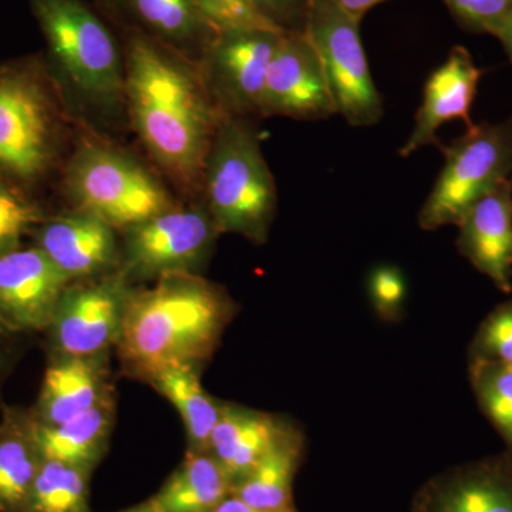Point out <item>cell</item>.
Instances as JSON below:
<instances>
[{"label": "cell", "instance_id": "obj_23", "mask_svg": "<svg viewBox=\"0 0 512 512\" xmlns=\"http://www.w3.org/2000/svg\"><path fill=\"white\" fill-rule=\"evenodd\" d=\"M113 417L114 399L111 393L92 409L56 426H42L33 420L42 457L93 470L109 444Z\"/></svg>", "mask_w": 512, "mask_h": 512}, {"label": "cell", "instance_id": "obj_7", "mask_svg": "<svg viewBox=\"0 0 512 512\" xmlns=\"http://www.w3.org/2000/svg\"><path fill=\"white\" fill-rule=\"evenodd\" d=\"M440 150L446 161L419 212L423 231L457 227L481 197L511 177L512 116L503 123L473 124Z\"/></svg>", "mask_w": 512, "mask_h": 512}, {"label": "cell", "instance_id": "obj_24", "mask_svg": "<svg viewBox=\"0 0 512 512\" xmlns=\"http://www.w3.org/2000/svg\"><path fill=\"white\" fill-rule=\"evenodd\" d=\"M232 494V481L210 451H188L183 464L150 498L161 512H215Z\"/></svg>", "mask_w": 512, "mask_h": 512}, {"label": "cell", "instance_id": "obj_29", "mask_svg": "<svg viewBox=\"0 0 512 512\" xmlns=\"http://www.w3.org/2000/svg\"><path fill=\"white\" fill-rule=\"evenodd\" d=\"M483 362L512 365V299L495 306L471 340L468 365Z\"/></svg>", "mask_w": 512, "mask_h": 512}, {"label": "cell", "instance_id": "obj_38", "mask_svg": "<svg viewBox=\"0 0 512 512\" xmlns=\"http://www.w3.org/2000/svg\"><path fill=\"white\" fill-rule=\"evenodd\" d=\"M123 512H161L158 510V507L156 504L153 503V501L148 500L146 503L137 505V507L130 508V510H126Z\"/></svg>", "mask_w": 512, "mask_h": 512}, {"label": "cell", "instance_id": "obj_36", "mask_svg": "<svg viewBox=\"0 0 512 512\" xmlns=\"http://www.w3.org/2000/svg\"><path fill=\"white\" fill-rule=\"evenodd\" d=\"M215 512H269L264 510H258V508L251 507V505L245 504L244 501L239 500V498L234 497V495H229L228 498H225L222 501L220 507L215 510Z\"/></svg>", "mask_w": 512, "mask_h": 512}, {"label": "cell", "instance_id": "obj_14", "mask_svg": "<svg viewBox=\"0 0 512 512\" xmlns=\"http://www.w3.org/2000/svg\"><path fill=\"white\" fill-rule=\"evenodd\" d=\"M30 237L70 282L120 269V232L92 212L69 208L45 217Z\"/></svg>", "mask_w": 512, "mask_h": 512}, {"label": "cell", "instance_id": "obj_11", "mask_svg": "<svg viewBox=\"0 0 512 512\" xmlns=\"http://www.w3.org/2000/svg\"><path fill=\"white\" fill-rule=\"evenodd\" d=\"M284 33L242 30L215 35L202 57L200 69L222 117L262 119L269 64Z\"/></svg>", "mask_w": 512, "mask_h": 512}, {"label": "cell", "instance_id": "obj_33", "mask_svg": "<svg viewBox=\"0 0 512 512\" xmlns=\"http://www.w3.org/2000/svg\"><path fill=\"white\" fill-rule=\"evenodd\" d=\"M256 8L285 32H305L311 0H252Z\"/></svg>", "mask_w": 512, "mask_h": 512}, {"label": "cell", "instance_id": "obj_9", "mask_svg": "<svg viewBox=\"0 0 512 512\" xmlns=\"http://www.w3.org/2000/svg\"><path fill=\"white\" fill-rule=\"evenodd\" d=\"M305 33L318 53L336 114L352 127L376 126L383 99L370 73L360 22L332 0H311Z\"/></svg>", "mask_w": 512, "mask_h": 512}, {"label": "cell", "instance_id": "obj_30", "mask_svg": "<svg viewBox=\"0 0 512 512\" xmlns=\"http://www.w3.org/2000/svg\"><path fill=\"white\" fill-rule=\"evenodd\" d=\"M202 19L217 33L242 32V30L279 29L261 12L252 0H195Z\"/></svg>", "mask_w": 512, "mask_h": 512}, {"label": "cell", "instance_id": "obj_1", "mask_svg": "<svg viewBox=\"0 0 512 512\" xmlns=\"http://www.w3.org/2000/svg\"><path fill=\"white\" fill-rule=\"evenodd\" d=\"M126 117L146 158L184 201H200L202 175L222 117L200 64L136 35H119Z\"/></svg>", "mask_w": 512, "mask_h": 512}, {"label": "cell", "instance_id": "obj_10", "mask_svg": "<svg viewBox=\"0 0 512 512\" xmlns=\"http://www.w3.org/2000/svg\"><path fill=\"white\" fill-rule=\"evenodd\" d=\"M133 286L120 271L69 284L46 330L52 356H103L117 346Z\"/></svg>", "mask_w": 512, "mask_h": 512}, {"label": "cell", "instance_id": "obj_3", "mask_svg": "<svg viewBox=\"0 0 512 512\" xmlns=\"http://www.w3.org/2000/svg\"><path fill=\"white\" fill-rule=\"evenodd\" d=\"M46 62L80 126L116 138L128 130L119 33L86 0H28Z\"/></svg>", "mask_w": 512, "mask_h": 512}, {"label": "cell", "instance_id": "obj_5", "mask_svg": "<svg viewBox=\"0 0 512 512\" xmlns=\"http://www.w3.org/2000/svg\"><path fill=\"white\" fill-rule=\"evenodd\" d=\"M59 187L69 208L92 212L119 232L181 201L150 161L84 127L60 171Z\"/></svg>", "mask_w": 512, "mask_h": 512}, {"label": "cell", "instance_id": "obj_4", "mask_svg": "<svg viewBox=\"0 0 512 512\" xmlns=\"http://www.w3.org/2000/svg\"><path fill=\"white\" fill-rule=\"evenodd\" d=\"M80 127L45 56L0 63V181L28 192L59 178Z\"/></svg>", "mask_w": 512, "mask_h": 512}, {"label": "cell", "instance_id": "obj_12", "mask_svg": "<svg viewBox=\"0 0 512 512\" xmlns=\"http://www.w3.org/2000/svg\"><path fill=\"white\" fill-rule=\"evenodd\" d=\"M335 114L325 73L311 40L305 32H285L269 64L262 119L318 121Z\"/></svg>", "mask_w": 512, "mask_h": 512}, {"label": "cell", "instance_id": "obj_37", "mask_svg": "<svg viewBox=\"0 0 512 512\" xmlns=\"http://www.w3.org/2000/svg\"><path fill=\"white\" fill-rule=\"evenodd\" d=\"M495 37L500 40L501 45H503V49L505 50V53H507L508 59H510L512 64V13L504 20L501 28L497 30V33H495Z\"/></svg>", "mask_w": 512, "mask_h": 512}, {"label": "cell", "instance_id": "obj_6", "mask_svg": "<svg viewBox=\"0 0 512 512\" xmlns=\"http://www.w3.org/2000/svg\"><path fill=\"white\" fill-rule=\"evenodd\" d=\"M200 201L221 234L265 244L278 210V190L262 151L258 120L221 121L205 163Z\"/></svg>", "mask_w": 512, "mask_h": 512}, {"label": "cell", "instance_id": "obj_31", "mask_svg": "<svg viewBox=\"0 0 512 512\" xmlns=\"http://www.w3.org/2000/svg\"><path fill=\"white\" fill-rule=\"evenodd\" d=\"M370 303L377 318L386 323H399L404 315L406 279L402 269L380 265L373 269L367 281Z\"/></svg>", "mask_w": 512, "mask_h": 512}, {"label": "cell", "instance_id": "obj_13", "mask_svg": "<svg viewBox=\"0 0 512 512\" xmlns=\"http://www.w3.org/2000/svg\"><path fill=\"white\" fill-rule=\"evenodd\" d=\"M69 284L35 244L2 252L0 326L15 335L46 332Z\"/></svg>", "mask_w": 512, "mask_h": 512}, {"label": "cell", "instance_id": "obj_16", "mask_svg": "<svg viewBox=\"0 0 512 512\" xmlns=\"http://www.w3.org/2000/svg\"><path fill=\"white\" fill-rule=\"evenodd\" d=\"M410 512H512V453L440 471L421 484Z\"/></svg>", "mask_w": 512, "mask_h": 512}, {"label": "cell", "instance_id": "obj_21", "mask_svg": "<svg viewBox=\"0 0 512 512\" xmlns=\"http://www.w3.org/2000/svg\"><path fill=\"white\" fill-rule=\"evenodd\" d=\"M305 436L289 421L281 436L269 447L232 495L251 507L269 512H298L293 484L305 456Z\"/></svg>", "mask_w": 512, "mask_h": 512}, {"label": "cell", "instance_id": "obj_17", "mask_svg": "<svg viewBox=\"0 0 512 512\" xmlns=\"http://www.w3.org/2000/svg\"><path fill=\"white\" fill-rule=\"evenodd\" d=\"M483 74L466 47L454 46L446 62L427 79L412 133L400 147V157H410L424 147L441 148L439 130L450 121L463 120L467 128L473 126L471 107Z\"/></svg>", "mask_w": 512, "mask_h": 512}, {"label": "cell", "instance_id": "obj_19", "mask_svg": "<svg viewBox=\"0 0 512 512\" xmlns=\"http://www.w3.org/2000/svg\"><path fill=\"white\" fill-rule=\"evenodd\" d=\"M103 356H52L46 367L32 419L56 426L92 409L111 394Z\"/></svg>", "mask_w": 512, "mask_h": 512}, {"label": "cell", "instance_id": "obj_28", "mask_svg": "<svg viewBox=\"0 0 512 512\" xmlns=\"http://www.w3.org/2000/svg\"><path fill=\"white\" fill-rule=\"evenodd\" d=\"M45 217L28 192L0 181V254L22 245Z\"/></svg>", "mask_w": 512, "mask_h": 512}, {"label": "cell", "instance_id": "obj_25", "mask_svg": "<svg viewBox=\"0 0 512 512\" xmlns=\"http://www.w3.org/2000/svg\"><path fill=\"white\" fill-rule=\"evenodd\" d=\"M147 382L180 413L190 441L188 451H210L212 431L220 421L224 402L205 392L198 367H168L148 377Z\"/></svg>", "mask_w": 512, "mask_h": 512}, {"label": "cell", "instance_id": "obj_35", "mask_svg": "<svg viewBox=\"0 0 512 512\" xmlns=\"http://www.w3.org/2000/svg\"><path fill=\"white\" fill-rule=\"evenodd\" d=\"M16 336L15 333H10L8 330L0 326V383L3 377L8 373L9 366L12 365L13 348L12 338Z\"/></svg>", "mask_w": 512, "mask_h": 512}, {"label": "cell", "instance_id": "obj_2", "mask_svg": "<svg viewBox=\"0 0 512 512\" xmlns=\"http://www.w3.org/2000/svg\"><path fill=\"white\" fill-rule=\"evenodd\" d=\"M131 288L117 348L133 375L207 362L238 311L224 286L201 274H170Z\"/></svg>", "mask_w": 512, "mask_h": 512}, {"label": "cell", "instance_id": "obj_32", "mask_svg": "<svg viewBox=\"0 0 512 512\" xmlns=\"http://www.w3.org/2000/svg\"><path fill=\"white\" fill-rule=\"evenodd\" d=\"M458 26L474 35L495 36L512 13V0H441Z\"/></svg>", "mask_w": 512, "mask_h": 512}, {"label": "cell", "instance_id": "obj_18", "mask_svg": "<svg viewBox=\"0 0 512 512\" xmlns=\"http://www.w3.org/2000/svg\"><path fill=\"white\" fill-rule=\"evenodd\" d=\"M457 251L501 292H512V175L467 211L457 225Z\"/></svg>", "mask_w": 512, "mask_h": 512}, {"label": "cell", "instance_id": "obj_15", "mask_svg": "<svg viewBox=\"0 0 512 512\" xmlns=\"http://www.w3.org/2000/svg\"><path fill=\"white\" fill-rule=\"evenodd\" d=\"M119 35H136L200 64L214 40L195 0H94Z\"/></svg>", "mask_w": 512, "mask_h": 512}, {"label": "cell", "instance_id": "obj_26", "mask_svg": "<svg viewBox=\"0 0 512 512\" xmlns=\"http://www.w3.org/2000/svg\"><path fill=\"white\" fill-rule=\"evenodd\" d=\"M92 471L43 458L23 512H90Z\"/></svg>", "mask_w": 512, "mask_h": 512}, {"label": "cell", "instance_id": "obj_27", "mask_svg": "<svg viewBox=\"0 0 512 512\" xmlns=\"http://www.w3.org/2000/svg\"><path fill=\"white\" fill-rule=\"evenodd\" d=\"M468 375L481 412L512 453V365L470 363Z\"/></svg>", "mask_w": 512, "mask_h": 512}, {"label": "cell", "instance_id": "obj_20", "mask_svg": "<svg viewBox=\"0 0 512 512\" xmlns=\"http://www.w3.org/2000/svg\"><path fill=\"white\" fill-rule=\"evenodd\" d=\"M288 423L274 414L222 404L220 421L212 431L210 453L228 474L232 488L248 476Z\"/></svg>", "mask_w": 512, "mask_h": 512}, {"label": "cell", "instance_id": "obj_22", "mask_svg": "<svg viewBox=\"0 0 512 512\" xmlns=\"http://www.w3.org/2000/svg\"><path fill=\"white\" fill-rule=\"evenodd\" d=\"M42 453L30 410L3 404L0 413V512H23Z\"/></svg>", "mask_w": 512, "mask_h": 512}, {"label": "cell", "instance_id": "obj_8", "mask_svg": "<svg viewBox=\"0 0 512 512\" xmlns=\"http://www.w3.org/2000/svg\"><path fill=\"white\" fill-rule=\"evenodd\" d=\"M220 235L201 201H180L120 232V274L131 285L170 274H200Z\"/></svg>", "mask_w": 512, "mask_h": 512}, {"label": "cell", "instance_id": "obj_34", "mask_svg": "<svg viewBox=\"0 0 512 512\" xmlns=\"http://www.w3.org/2000/svg\"><path fill=\"white\" fill-rule=\"evenodd\" d=\"M339 9H342L350 18L362 22L363 18L373 8L386 0H332Z\"/></svg>", "mask_w": 512, "mask_h": 512}]
</instances>
